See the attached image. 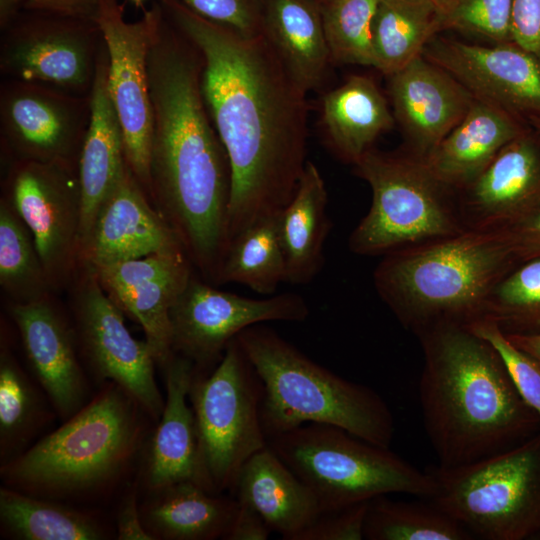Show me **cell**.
Returning <instances> with one entry per match:
<instances>
[{"instance_id":"cell-41","label":"cell","mask_w":540,"mask_h":540,"mask_svg":"<svg viewBox=\"0 0 540 540\" xmlns=\"http://www.w3.org/2000/svg\"><path fill=\"white\" fill-rule=\"evenodd\" d=\"M198 15L246 36L262 31L264 0H179Z\"/></svg>"},{"instance_id":"cell-40","label":"cell","mask_w":540,"mask_h":540,"mask_svg":"<svg viewBox=\"0 0 540 540\" xmlns=\"http://www.w3.org/2000/svg\"><path fill=\"white\" fill-rule=\"evenodd\" d=\"M468 326L498 351L518 393L540 417V360L515 346L490 320Z\"/></svg>"},{"instance_id":"cell-30","label":"cell","mask_w":540,"mask_h":540,"mask_svg":"<svg viewBox=\"0 0 540 540\" xmlns=\"http://www.w3.org/2000/svg\"><path fill=\"white\" fill-rule=\"evenodd\" d=\"M327 205L324 178L308 160L292 199L278 215L286 283L308 284L321 271L325 242L332 227Z\"/></svg>"},{"instance_id":"cell-46","label":"cell","mask_w":540,"mask_h":540,"mask_svg":"<svg viewBox=\"0 0 540 540\" xmlns=\"http://www.w3.org/2000/svg\"><path fill=\"white\" fill-rule=\"evenodd\" d=\"M271 533L272 530L258 512L238 501L235 516L224 540H266Z\"/></svg>"},{"instance_id":"cell-11","label":"cell","mask_w":540,"mask_h":540,"mask_svg":"<svg viewBox=\"0 0 540 540\" xmlns=\"http://www.w3.org/2000/svg\"><path fill=\"white\" fill-rule=\"evenodd\" d=\"M71 285L72 324L86 372L99 386L107 382L120 385L158 422L165 398L155 379L156 361L148 343L132 336L123 311L92 269L79 266Z\"/></svg>"},{"instance_id":"cell-4","label":"cell","mask_w":540,"mask_h":540,"mask_svg":"<svg viewBox=\"0 0 540 540\" xmlns=\"http://www.w3.org/2000/svg\"><path fill=\"white\" fill-rule=\"evenodd\" d=\"M150 422L124 388L104 383L61 426L0 466L3 486L64 503L104 498L141 465Z\"/></svg>"},{"instance_id":"cell-43","label":"cell","mask_w":540,"mask_h":540,"mask_svg":"<svg viewBox=\"0 0 540 540\" xmlns=\"http://www.w3.org/2000/svg\"><path fill=\"white\" fill-rule=\"evenodd\" d=\"M511 41L540 62V0H513Z\"/></svg>"},{"instance_id":"cell-36","label":"cell","mask_w":540,"mask_h":540,"mask_svg":"<svg viewBox=\"0 0 540 540\" xmlns=\"http://www.w3.org/2000/svg\"><path fill=\"white\" fill-rule=\"evenodd\" d=\"M0 284L12 303L38 301L52 292L33 236L5 197L0 202Z\"/></svg>"},{"instance_id":"cell-25","label":"cell","mask_w":540,"mask_h":540,"mask_svg":"<svg viewBox=\"0 0 540 540\" xmlns=\"http://www.w3.org/2000/svg\"><path fill=\"white\" fill-rule=\"evenodd\" d=\"M529 127L518 116L475 98L463 120L423 161L439 182L459 192Z\"/></svg>"},{"instance_id":"cell-39","label":"cell","mask_w":540,"mask_h":540,"mask_svg":"<svg viewBox=\"0 0 540 540\" xmlns=\"http://www.w3.org/2000/svg\"><path fill=\"white\" fill-rule=\"evenodd\" d=\"M513 0H452L443 15V30L473 34L493 42L511 41Z\"/></svg>"},{"instance_id":"cell-9","label":"cell","mask_w":540,"mask_h":540,"mask_svg":"<svg viewBox=\"0 0 540 540\" xmlns=\"http://www.w3.org/2000/svg\"><path fill=\"white\" fill-rule=\"evenodd\" d=\"M353 166L369 184L372 202L348 238L352 253L383 256L467 230L456 192L439 182L422 159L370 149Z\"/></svg>"},{"instance_id":"cell-20","label":"cell","mask_w":540,"mask_h":540,"mask_svg":"<svg viewBox=\"0 0 540 540\" xmlns=\"http://www.w3.org/2000/svg\"><path fill=\"white\" fill-rule=\"evenodd\" d=\"M9 311L32 376L49 398L57 417L66 421L93 396L73 324L51 296L29 303H11Z\"/></svg>"},{"instance_id":"cell-12","label":"cell","mask_w":540,"mask_h":540,"mask_svg":"<svg viewBox=\"0 0 540 540\" xmlns=\"http://www.w3.org/2000/svg\"><path fill=\"white\" fill-rule=\"evenodd\" d=\"M0 44L4 79L89 96L104 40L94 21L23 10L1 31Z\"/></svg>"},{"instance_id":"cell-13","label":"cell","mask_w":540,"mask_h":540,"mask_svg":"<svg viewBox=\"0 0 540 540\" xmlns=\"http://www.w3.org/2000/svg\"><path fill=\"white\" fill-rule=\"evenodd\" d=\"M4 197L30 230L52 290L70 286L79 269L78 168L13 160Z\"/></svg>"},{"instance_id":"cell-8","label":"cell","mask_w":540,"mask_h":540,"mask_svg":"<svg viewBox=\"0 0 540 540\" xmlns=\"http://www.w3.org/2000/svg\"><path fill=\"white\" fill-rule=\"evenodd\" d=\"M429 499L473 538L540 536V431L508 450L458 467L429 466Z\"/></svg>"},{"instance_id":"cell-24","label":"cell","mask_w":540,"mask_h":540,"mask_svg":"<svg viewBox=\"0 0 540 540\" xmlns=\"http://www.w3.org/2000/svg\"><path fill=\"white\" fill-rule=\"evenodd\" d=\"M105 42L90 93V121L82 144L78 178L81 195L79 257L95 218L127 168L120 122L107 84Z\"/></svg>"},{"instance_id":"cell-6","label":"cell","mask_w":540,"mask_h":540,"mask_svg":"<svg viewBox=\"0 0 540 540\" xmlns=\"http://www.w3.org/2000/svg\"><path fill=\"white\" fill-rule=\"evenodd\" d=\"M236 338L262 385L260 417L267 440L320 423L390 448L394 417L375 390L321 366L263 324L246 328Z\"/></svg>"},{"instance_id":"cell-22","label":"cell","mask_w":540,"mask_h":540,"mask_svg":"<svg viewBox=\"0 0 540 540\" xmlns=\"http://www.w3.org/2000/svg\"><path fill=\"white\" fill-rule=\"evenodd\" d=\"M161 368L165 404L145 447L137 479L139 488L148 492L192 481L213 493L203 469L195 417L188 399L194 365L174 353Z\"/></svg>"},{"instance_id":"cell-28","label":"cell","mask_w":540,"mask_h":540,"mask_svg":"<svg viewBox=\"0 0 540 540\" xmlns=\"http://www.w3.org/2000/svg\"><path fill=\"white\" fill-rule=\"evenodd\" d=\"M237 507L235 497L181 481L146 492L140 515L154 540H215L224 539Z\"/></svg>"},{"instance_id":"cell-5","label":"cell","mask_w":540,"mask_h":540,"mask_svg":"<svg viewBox=\"0 0 540 540\" xmlns=\"http://www.w3.org/2000/svg\"><path fill=\"white\" fill-rule=\"evenodd\" d=\"M519 263L504 231L467 229L384 254L373 282L401 325L417 335L483 319L492 289Z\"/></svg>"},{"instance_id":"cell-51","label":"cell","mask_w":540,"mask_h":540,"mask_svg":"<svg viewBox=\"0 0 540 540\" xmlns=\"http://www.w3.org/2000/svg\"><path fill=\"white\" fill-rule=\"evenodd\" d=\"M444 13L449 9L452 0H432Z\"/></svg>"},{"instance_id":"cell-42","label":"cell","mask_w":540,"mask_h":540,"mask_svg":"<svg viewBox=\"0 0 540 540\" xmlns=\"http://www.w3.org/2000/svg\"><path fill=\"white\" fill-rule=\"evenodd\" d=\"M368 501L321 512L295 540H362Z\"/></svg>"},{"instance_id":"cell-35","label":"cell","mask_w":540,"mask_h":540,"mask_svg":"<svg viewBox=\"0 0 540 540\" xmlns=\"http://www.w3.org/2000/svg\"><path fill=\"white\" fill-rule=\"evenodd\" d=\"M366 540H470L473 536L429 499L404 501L380 495L368 501Z\"/></svg>"},{"instance_id":"cell-7","label":"cell","mask_w":540,"mask_h":540,"mask_svg":"<svg viewBox=\"0 0 540 540\" xmlns=\"http://www.w3.org/2000/svg\"><path fill=\"white\" fill-rule=\"evenodd\" d=\"M268 445L314 492L321 512L380 495L430 499L435 493L426 470L337 426L307 423L269 438Z\"/></svg>"},{"instance_id":"cell-2","label":"cell","mask_w":540,"mask_h":540,"mask_svg":"<svg viewBox=\"0 0 540 540\" xmlns=\"http://www.w3.org/2000/svg\"><path fill=\"white\" fill-rule=\"evenodd\" d=\"M158 5L147 57L150 200L189 258L211 266L229 244V160L203 98L202 56Z\"/></svg>"},{"instance_id":"cell-23","label":"cell","mask_w":540,"mask_h":540,"mask_svg":"<svg viewBox=\"0 0 540 540\" xmlns=\"http://www.w3.org/2000/svg\"><path fill=\"white\" fill-rule=\"evenodd\" d=\"M388 78L395 118L409 139L410 154L422 160L463 120L475 99L422 54Z\"/></svg>"},{"instance_id":"cell-34","label":"cell","mask_w":540,"mask_h":540,"mask_svg":"<svg viewBox=\"0 0 540 540\" xmlns=\"http://www.w3.org/2000/svg\"><path fill=\"white\" fill-rule=\"evenodd\" d=\"M284 282L286 264L278 215L256 221L231 240L218 284L239 283L270 296Z\"/></svg>"},{"instance_id":"cell-44","label":"cell","mask_w":540,"mask_h":540,"mask_svg":"<svg viewBox=\"0 0 540 540\" xmlns=\"http://www.w3.org/2000/svg\"><path fill=\"white\" fill-rule=\"evenodd\" d=\"M138 481L129 483L116 516L117 540H154L153 536L143 526L138 502Z\"/></svg>"},{"instance_id":"cell-31","label":"cell","mask_w":540,"mask_h":540,"mask_svg":"<svg viewBox=\"0 0 540 540\" xmlns=\"http://www.w3.org/2000/svg\"><path fill=\"white\" fill-rule=\"evenodd\" d=\"M0 528L17 540H104L110 528L91 511L0 487Z\"/></svg>"},{"instance_id":"cell-16","label":"cell","mask_w":540,"mask_h":540,"mask_svg":"<svg viewBox=\"0 0 540 540\" xmlns=\"http://www.w3.org/2000/svg\"><path fill=\"white\" fill-rule=\"evenodd\" d=\"M90 95L4 79L0 88L1 139L14 160L78 168L90 121Z\"/></svg>"},{"instance_id":"cell-15","label":"cell","mask_w":540,"mask_h":540,"mask_svg":"<svg viewBox=\"0 0 540 540\" xmlns=\"http://www.w3.org/2000/svg\"><path fill=\"white\" fill-rule=\"evenodd\" d=\"M158 8L155 0L140 19L128 22L123 4L103 0L95 20L107 49L108 91L122 130L125 160L149 198L153 116L147 57Z\"/></svg>"},{"instance_id":"cell-3","label":"cell","mask_w":540,"mask_h":540,"mask_svg":"<svg viewBox=\"0 0 540 540\" xmlns=\"http://www.w3.org/2000/svg\"><path fill=\"white\" fill-rule=\"evenodd\" d=\"M424 364L419 401L441 467L467 465L540 431L539 415L518 393L493 345L468 325L418 333Z\"/></svg>"},{"instance_id":"cell-21","label":"cell","mask_w":540,"mask_h":540,"mask_svg":"<svg viewBox=\"0 0 540 540\" xmlns=\"http://www.w3.org/2000/svg\"><path fill=\"white\" fill-rule=\"evenodd\" d=\"M178 249L184 250L178 236L127 166L95 218L79 266L96 269Z\"/></svg>"},{"instance_id":"cell-50","label":"cell","mask_w":540,"mask_h":540,"mask_svg":"<svg viewBox=\"0 0 540 540\" xmlns=\"http://www.w3.org/2000/svg\"><path fill=\"white\" fill-rule=\"evenodd\" d=\"M527 124L540 132V116H531L526 120Z\"/></svg>"},{"instance_id":"cell-45","label":"cell","mask_w":540,"mask_h":540,"mask_svg":"<svg viewBox=\"0 0 540 540\" xmlns=\"http://www.w3.org/2000/svg\"><path fill=\"white\" fill-rule=\"evenodd\" d=\"M103 0H25L24 10L94 21Z\"/></svg>"},{"instance_id":"cell-38","label":"cell","mask_w":540,"mask_h":540,"mask_svg":"<svg viewBox=\"0 0 540 540\" xmlns=\"http://www.w3.org/2000/svg\"><path fill=\"white\" fill-rule=\"evenodd\" d=\"M333 63L374 67L372 23L379 0H319Z\"/></svg>"},{"instance_id":"cell-49","label":"cell","mask_w":540,"mask_h":540,"mask_svg":"<svg viewBox=\"0 0 540 540\" xmlns=\"http://www.w3.org/2000/svg\"><path fill=\"white\" fill-rule=\"evenodd\" d=\"M506 336L515 346L540 360V334Z\"/></svg>"},{"instance_id":"cell-37","label":"cell","mask_w":540,"mask_h":540,"mask_svg":"<svg viewBox=\"0 0 540 540\" xmlns=\"http://www.w3.org/2000/svg\"><path fill=\"white\" fill-rule=\"evenodd\" d=\"M483 319L506 335L540 334V257L519 263L495 285Z\"/></svg>"},{"instance_id":"cell-32","label":"cell","mask_w":540,"mask_h":540,"mask_svg":"<svg viewBox=\"0 0 540 540\" xmlns=\"http://www.w3.org/2000/svg\"><path fill=\"white\" fill-rule=\"evenodd\" d=\"M57 416L49 398L2 343L0 352V466L28 450Z\"/></svg>"},{"instance_id":"cell-17","label":"cell","mask_w":540,"mask_h":540,"mask_svg":"<svg viewBox=\"0 0 540 540\" xmlns=\"http://www.w3.org/2000/svg\"><path fill=\"white\" fill-rule=\"evenodd\" d=\"M422 56L453 76L474 98L524 121L540 116V62L515 43L481 46L436 35Z\"/></svg>"},{"instance_id":"cell-52","label":"cell","mask_w":540,"mask_h":540,"mask_svg":"<svg viewBox=\"0 0 540 540\" xmlns=\"http://www.w3.org/2000/svg\"><path fill=\"white\" fill-rule=\"evenodd\" d=\"M136 7H141L146 0H129Z\"/></svg>"},{"instance_id":"cell-18","label":"cell","mask_w":540,"mask_h":540,"mask_svg":"<svg viewBox=\"0 0 540 540\" xmlns=\"http://www.w3.org/2000/svg\"><path fill=\"white\" fill-rule=\"evenodd\" d=\"M185 250L153 253L92 269L113 302L145 333L156 364L174 354L170 312L193 271Z\"/></svg>"},{"instance_id":"cell-14","label":"cell","mask_w":540,"mask_h":540,"mask_svg":"<svg viewBox=\"0 0 540 540\" xmlns=\"http://www.w3.org/2000/svg\"><path fill=\"white\" fill-rule=\"evenodd\" d=\"M309 314L308 303L299 294L249 298L192 275L170 312L173 351L189 359L196 371L207 373L246 328L272 321L303 322Z\"/></svg>"},{"instance_id":"cell-47","label":"cell","mask_w":540,"mask_h":540,"mask_svg":"<svg viewBox=\"0 0 540 540\" xmlns=\"http://www.w3.org/2000/svg\"><path fill=\"white\" fill-rule=\"evenodd\" d=\"M502 231L505 232L520 263L540 257V213L519 225Z\"/></svg>"},{"instance_id":"cell-19","label":"cell","mask_w":540,"mask_h":540,"mask_svg":"<svg viewBox=\"0 0 540 540\" xmlns=\"http://www.w3.org/2000/svg\"><path fill=\"white\" fill-rule=\"evenodd\" d=\"M466 229L505 230L540 213V132L531 126L456 192Z\"/></svg>"},{"instance_id":"cell-27","label":"cell","mask_w":540,"mask_h":540,"mask_svg":"<svg viewBox=\"0 0 540 540\" xmlns=\"http://www.w3.org/2000/svg\"><path fill=\"white\" fill-rule=\"evenodd\" d=\"M261 33L307 93L323 86L333 61L319 0H264Z\"/></svg>"},{"instance_id":"cell-1","label":"cell","mask_w":540,"mask_h":540,"mask_svg":"<svg viewBox=\"0 0 540 540\" xmlns=\"http://www.w3.org/2000/svg\"><path fill=\"white\" fill-rule=\"evenodd\" d=\"M157 2L202 56L203 98L231 171V242L292 199L308 161L307 92L262 33L243 35L179 0Z\"/></svg>"},{"instance_id":"cell-33","label":"cell","mask_w":540,"mask_h":540,"mask_svg":"<svg viewBox=\"0 0 540 540\" xmlns=\"http://www.w3.org/2000/svg\"><path fill=\"white\" fill-rule=\"evenodd\" d=\"M442 30L443 12L432 0H379L372 23L374 68L390 76Z\"/></svg>"},{"instance_id":"cell-29","label":"cell","mask_w":540,"mask_h":540,"mask_svg":"<svg viewBox=\"0 0 540 540\" xmlns=\"http://www.w3.org/2000/svg\"><path fill=\"white\" fill-rule=\"evenodd\" d=\"M320 123L326 147L339 160L354 165L392 128L394 117L375 82L352 75L324 94Z\"/></svg>"},{"instance_id":"cell-10","label":"cell","mask_w":540,"mask_h":540,"mask_svg":"<svg viewBox=\"0 0 540 540\" xmlns=\"http://www.w3.org/2000/svg\"><path fill=\"white\" fill-rule=\"evenodd\" d=\"M188 399L206 478L211 491L222 494L242 465L268 445L260 417L262 385L237 338L210 372L194 369Z\"/></svg>"},{"instance_id":"cell-26","label":"cell","mask_w":540,"mask_h":540,"mask_svg":"<svg viewBox=\"0 0 540 540\" xmlns=\"http://www.w3.org/2000/svg\"><path fill=\"white\" fill-rule=\"evenodd\" d=\"M230 491L284 540H295L321 513L314 492L269 445L242 465Z\"/></svg>"},{"instance_id":"cell-48","label":"cell","mask_w":540,"mask_h":540,"mask_svg":"<svg viewBox=\"0 0 540 540\" xmlns=\"http://www.w3.org/2000/svg\"><path fill=\"white\" fill-rule=\"evenodd\" d=\"M25 0H0V30L8 27L24 10Z\"/></svg>"}]
</instances>
